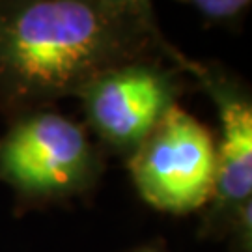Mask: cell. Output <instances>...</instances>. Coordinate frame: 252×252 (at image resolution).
Segmentation results:
<instances>
[{
    "label": "cell",
    "instance_id": "cell-2",
    "mask_svg": "<svg viewBox=\"0 0 252 252\" xmlns=\"http://www.w3.org/2000/svg\"><path fill=\"white\" fill-rule=\"evenodd\" d=\"M131 174L152 206L176 213L196 209L215 190V140L206 126L174 103L133 150Z\"/></svg>",
    "mask_w": 252,
    "mask_h": 252
},
{
    "label": "cell",
    "instance_id": "cell-6",
    "mask_svg": "<svg viewBox=\"0 0 252 252\" xmlns=\"http://www.w3.org/2000/svg\"><path fill=\"white\" fill-rule=\"evenodd\" d=\"M101 2L108 9H112L114 13L133 21L140 28H144L146 32L155 37L157 41L166 43V39L162 37V34L157 28V23H155L152 0H101Z\"/></svg>",
    "mask_w": 252,
    "mask_h": 252
},
{
    "label": "cell",
    "instance_id": "cell-3",
    "mask_svg": "<svg viewBox=\"0 0 252 252\" xmlns=\"http://www.w3.org/2000/svg\"><path fill=\"white\" fill-rule=\"evenodd\" d=\"M90 162L84 131L56 112L21 120L0 142V176L32 194L71 189L86 176Z\"/></svg>",
    "mask_w": 252,
    "mask_h": 252
},
{
    "label": "cell",
    "instance_id": "cell-5",
    "mask_svg": "<svg viewBox=\"0 0 252 252\" xmlns=\"http://www.w3.org/2000/svg\"><path fill=\"white\" fill-rule=\"evenodd\" d=\"M183 67L204 79L219 108L220 140L217 148L215 190L226 204H245L252 192V107L251 101L207 69L185 60Z\"/></svg>",
    "mask_w": 252,
    "mask_h": 252
},
{
    "label": "cell",
    "instance_id": "cell-7",
    "mask_svg": "<svg viewBox=\"0 0 252 252\" xmlns=\"http://www.w3.org/2000/svg\"><path fill=\"white\" fill-rule=\"evenodd\" d=\"M209 21H228L239 15L251 0H183Z\"/></svg>",
    "mask_w": 252,
    "mask_h": 252
},
{
    "label": "cell",
    "instance_id": "cell-1",
    "mask_svg": "<svg viewBox=\"0 0 252 252\" xmlns=\"http://www.w3.org/2000/svg\"><path fill=\"white\" fill-rule=\"evenodd\" d=\"M146 43L185 58L101 0H0V82L19 95L79 92Z\"/></svg>",
    "mask_w": 252,
    "mask_h": 252
},
{
    "label": "cell",
    "instance_id": "cell-4",
    "mask_svg": "<svg viewBox=\"0 0 252 252\" xmlns=\"http://www.w3.org/2000/svg\"><path fill=\"white\" fill-rule=\"evenodd\" d=\"M77 94L95 131L124 150H135L174 105L168 73L136 60L101 73Z\"/></svg>",
    "mask_w": 252,
    "mask_h": 252
}]
</instances>
